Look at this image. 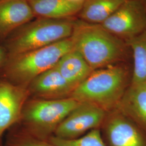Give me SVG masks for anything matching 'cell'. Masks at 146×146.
I'll return each instance as SVG.
<instances>
[{
  "mask_svg": "<svg viewBox=\"0 0 146 146\" xmlns=\"http://www.w3.org/2000/svg\"><path fill=\"white\" fill-rule=\"evenodd\" d=\"M71 37L74 49L93 70L115 64L126 56L125 41L100 25L76 20Z\"/></svg>",
  "mask_w": 146,
  "mask_h": 146,
  "instance_id": "obj_1",
  "label": "cell"
},
{
  "mask_svg": "<svg viewBox=\"0 0 146 146\" xmlns=\"http://www.w3.org/2000/svg\"><path fill=\"white\" fill-rule=\"evenodd\" d=\"M125 41L146 29V12L141 0H125L117 9L100 25Z\"/></svg>",
  "mask_w": 146,
  "mask_h": 146,
  "instance_id": "obj_6",
  "label": "cell"
},
{
  "mask_svg": "<svg viewBox=\"0 0 146 146\" xmlns=\"http://www.w3.org/2000/svg\"><path fill=\"white\" fill-rule=\"evenodd\" d=\"M48 140L55 146H107L100 128L89 131L76 139H64L52 135Z\"/></svg>",
  "mask_w": 146,
  "mask_h": 146,
  "instance_id": "obj_17",
  "label": "cell"
},
{
  "mask_svg": "<svg viewBox=\"0 0 146 146\" xmlns=\"http://www.w3.org/2000/svg\"><path fill=\"white\" fill-rule=\"evenodd\" d=\"M76 20L37 18L13 32L3 43L7 55L46 47L72 36Z\"/></svg>",
  "mask_w": 146,
  "mask_h": 146,
  "instance_id": "obj_4",
  "label": "cell"
},
{
  "mask_svg": "<svg viewBox=\"0 0 146 146\" xmlns=\"http://www.w3.org/2000/svg\"><path fill=\"white\" fill-rule=\"evenodd\" d=\"M130 84L127 68L115 64L93 70L70 98L96 105L108 113L117 107Z\"/></svg>",
  "mask_w": 146,
  "mask_h": 146,
  "instance_id": "obj_2",
  "label": "cell"
},
{
  "mask_svg": "<svg viewBox=\"0 0 146 146\" xmlns=\"http://www.w3.org/2000/svg\"><path fill=\"white\" fill-rule=\"evenodd\" d=\"M107 112L96 105L80 102L58 125L54 135L64 139H74L88 131L101 127Z\"/></svg>",
  "mask_w": 146,
  "mask_h": 146,
  "instance_id": "obj_8",
  "label": "cell"
},
{
  "mask_svg": "<svg viewBox=\"0 0 146 146\" xmlns=\"http://www.w3.org/2000/svg\"><path fill=\"white\" fill-rule=\"evenodd\" d=\"M107 146H146V134L116 108L107 113L102 125Z\"/></svg>",
  "mask_w": 146,
  "mask_h": 146,
  "instance_id": "obj_7",
  "label": "cell"
},
{
  "mask_svg": "<svg viewBox=\"0 0 146 146\" xmlns=\"http://www.w3.org/2000/svg\"><path fill=\"white\" fill-rule=\"evenodd\" d=\"M5 146H55L48 140L31 135L26 132H11Z\"/></svg>",
  "mask_w": 146,
  "mask_h": 146,
  "instance_id": "obj_18",
  "label": "cell"
},
{
  "mask_svg": "<svg viewBox=\"0 0 146 146\" xmlns=\"http://www.w3.org/2000/svg\"><path fill=\"white\" fill-rule=\"evenodd\" d=\"M7 58V52L3 46L0 44V72Z\"/></svg>",
  "mask_w": 146,
  "mask_h": 146,
  "instance_id": "obj_19",
  "label": "cell"
},
{
  "mask_svg": "<svg viewBox=\"0 0 146 146\" xmlns=\"http://www.w3.org/2000/svg\"><path fill=\"white\" fill-rule=\"evenodd\" d=\"M64 78L76 88L93 71L74 49L66 53L55 65Z\"/></svg>",
  "mask_w": 146,
  "mask_h": 146,
  "instance_id": "obj_14",
  "label": "cell"
},
{
  "mask_svg": "<svg viewBox=\"0 0 146 146\" xmlns=\"http://www.w3.org/2000/svg\"><path fill=\"white\" fill-rule=\"evenodd\" d=\"M116 109L120 110L146 134V84H130Z\"/></svg>",
  "mask_w": 146,
  "mask_h": 146,
  "instance_id": "obj_12",
  "label": "cell"
},
{
  "mask_svg": "<svg viewBox=\"0 0 146 146\" xmlns=\"http://www.w3.org/2000/svg\"><path fill=\"white\" fill-rule=\"evenodd\" d=\"M80 102L72 98L62 99H34L27 101L21 117L25 132L48 140L58 125Z\"/></svg>",
  "mask_w": 146,
  "mask_h": 146,
  "instance_id": "obj_5",
  "label": "cell"
},
{
  "mask_svg": "<svg viewBox=\"0 0 146 146\" xmlns=\"http://www.w3.org/2000/svg\"><path fill=\"white\" fill-rule=\"evenodd\" d=\"M73 49L70 36L46 47L7 55L0 74L11 83L27 88L33 79L54 67L66 53Z\"/></svg>",
  "mask_w": 146,
  "mask_h": 146,
  "instance_id": "obj_3",
  "label": "cell"
},
{
  "mask_svg": "<svg viewBox=\"0 0 146 146\" xmlns=\"http://www.w3.org/2000/svg\"><path fill=\"white\" fill-rule=\"evenodd\" d=\"M0 146H3V145L2 144V142H1V139H0Z\"/></svg>",
  "mask_w": 146,
  "mask_h": 146,
  "instance_id": "obj_21",
  "label": "cell"
},
{
  "mask_svg": "<svg viewBox=\"0 0 146 146\" xmlns=\"http://www.w3.org/2000/svg\"><path fill=\"white\" fill-rule=\"evenodd\" d=\"M141 1H142V3H143V4L144 7H145V11H146V0H141Z\"/></svg>",
  "mask_w": 146,
  "mask_h": 146,
  "instance_id": "obj_20",
  "label": "cell"
},
{
  "mask_svg": "<svg viewBox=\"0 0 146 146\" xmlns=\"http://www.w3.org/2000/svg\"><path fill=\"white\" fill-rule=\"evenodd\" d=\"M27 89L35 99L56 100L70 98L75 88L55 66L33 79Z\"/></svg>",
  "mask_w": 146,
  "mask_h": 146,
  "instance_id": "obj_10",
  "label": "cell"
},
{
  "mask_svg": "<svg viewBox=\"0 0 146 146\" xmlns=\"http://www.w3.org/2000/svg\"><path fill=\"white\" fill-rule=\"evenodd\" d=\"M125 42L132 51L134 61L131 84L145 82L146 81V29Z\"/></svg>",
  "mask_w": 146,
  "mask_h": 146,
  "instance_id": "obj_16",
  "label": "cell"
},
{
  "mask_svg": "<svg viewBox=\"0 0 146 146\" xmlns=\"http://www.w3.org/2000/svg\"><path fill=\"white\" fill-rule=\"evenodd\" d=\"M34 17L29 0H0V42Z\"/></svg>",
  "mask_w": 146,
  "mask_h": 146,
  "instance_id": "obj_11",
  "label": "cell"
},
{
  "mask_svg": "<svg viewBox=\"0 0 146 146\" xmlns=\"http://www.w3.org/2000/svg\"><path fill=\"white\" fill-rule=\"evenodd\" d=\"M29 95L26 87L0 78V139L5 131L20 120Z\"/></svg>",
  "mask_w": 146,
  "mask_h": 146,
  "instance_id": "obj_9",
  "label": "cell"
},
{
  "mask_svg": "<svg viewBox=\"0 0 146 146\" xmlns=\"http://www.w3.org/2000/svg\"><path fill=\"white\" fill-rule=\"evenodd\" d=\"M84 0H29V5L37 18L63 19L78 14Z\"/></svg>",
  "mask_w": 146,
  "mask_h": 146,
  "instance_id": "obj_13",
  "label": "cell"
},
{
  "mask_svg": "<svg viewBox=\"0 0 146 146\" xmlns=\"http://www.w3.org/2000/svg\"><path fill=\"white\" fill-rule=\"evenodd\" d=\"M125 0H84L78 13L81 20L101 25L111 15Z\"/></svg>",
  "mask_w": 146,
  "mask_h": 146,
  "instance_id": "obj_15",
  "label": "cell"
},
{
  "mask_svg": "<svg viewBox=\"0 0 146 146\" xmlns=\"http://www.w3.org/2000/svg\"><path fill=\"white\" fill-rule=\"evenodd\" d=\"M145 82H146V81H145Z\"/></svg>",
  "mask_w": 146,
  "mask_h": 146,
  "instance_id": "obj_22",
  "label": "cell"
}]
</instances>
